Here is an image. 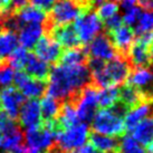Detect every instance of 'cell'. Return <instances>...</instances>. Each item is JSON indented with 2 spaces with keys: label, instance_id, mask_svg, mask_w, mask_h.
Listing matches in <instances>:
<instances>
[{
  "label": "cell",
  "instance_id": "cell-2",
  "mask_svg": "<svg viewBox=\"0 0 153 153\" xmlns=\"http://www.w3.org/2000/svg\"><path fill=\"white\" fill-rule=\"evenodd\" d=\"M91 83L97 88L117 87L128 81L132 67L125 57L116 56L107 62L88 59Z\"/></svg>",
  "mask_w": 153,
  "mask_h": 153
},
{
  "label": "cell",
  "instance_id": "cell-27",
  "mask_svg": "<svg viewBox=\"0 0 153 153\" xmlns=\"http://www.w3.org/2000/svg\"><path fill=\"white\" fill-rule=\"evenodd\" d=\"M87 54L82 47L78 48H68L60 56L59 62L57 64L62 65H69V66H75V65H86L87 64Z\"/></svg>",
  "mask_w": 153,
  "mask_h": 153
},
{
  "label": "cell",
  "instance_id": "cell-9",
  "mask_svg": "<svg viewBox=\"0 0 153 153\" xmlns=\"http://www.w3.org/2000/svg\"><path fill=\"white\" fill-rule=\"evenodd\" d=\"M126 84L133 86L140 93L144 103L153 104V71L150 67L132 69Z\"/></svg>",
  "mask_w": 153,
  "mask_h": 153
},
{
  "label": "cell",
  "instance_id": "cell-19",
  "mask_svg": "<svg viewBox=\"0 0 153 153\" xmlns=\"http://www.w3.org/2000/svg\"><path fill=\"white\" fill-rule=\"evenodd\" d=\"M18 27L20 28L24 25L28 24H40L45 25L47 22V15L45 11L36 8L34 6H25L24 8L19 9L18 11L13 13ZM19 30V29H18Z\"/></svg>",
  "mask_w": 153,
  "mask_h": 153
},
{
  "label": "cell",
  "instance_id": "cell-3",
  "mask_svg": "<svg viewBox=\"0 0 153 153\" xmlns=\"http://www.w3.org/2000/svg\"><path fill=\"white\" fill-rule=\"evenodd\" d=\"M128 111L119 102L110 108H100L92 120V130L95 133L107 136H121L124 134V115Z\"/></svg>",
  "mask_w": 153,
  "mask_h": 153
},
{
  "label": "cell",
  "instance_id": "cell-17",
  "mask_svg": "<svg viewBox=\"0 0 153 153\" xmlns=\"http://www.w3.org/2000/svg\"><path fill=\"white\" fill-rule=\"evenodd\" d=\"M18 33V42L25 49H33L40 37L45 34V27L40 24H28L22 26Z\"/></svg>",
  "mask_w": 153,
  "mask_h": 153
},
{
  "label": "cell",
  "instance_id": "cell-31",
  "mask_svg": "<svg viewBox=\"0 0 153 153\" xmlns=\"http://www.w3.org/2000/svg\"><path fill=\"white\" fill-rule=\"evenodd\" d=\"M120 10V4L117 0H105L102 4L97 6V10L95 11L98 18L104 22L112 16H114L116 13H119Z\"/></svg>",
  "mask_w": 153,
  "mask_h": 153
},
{
  "label": "cell",
  "instance_id": "cell-7",
  "mask_svg": "<svg viewBox=\"0 0 153 153\" xmlns=\"http://www.w3.org/2000/svg\"><path fill=\"white\" fill-rule=\"evenodd\" d=\"M26 148L29 152H46L54 145L55 131L49 123H43L40 126L27 130L24 135Z\"/></svg>",
  "mask_w": 153,
  "mask_h": 153
},
{
  "label": "cell",
  "instance_id": "cell-40",
  "mask_svg": "<svg viewBox=\"0 0 153 153\" xmlns=\"http://www.w3.org/2000/svg\"><path fill=\"white\" fill-rule=\"evenodd\" d=\"M139 0H121V6H122V8L125 9L130 7V6H133V4H135V2H137Z\"/></svg>",
  "mask_w": 153,
  "mask_h": 153
},
{
  "label": "cell",
  "instance_id": "cell-14",
  "mask_svg": "<svg viewBox=\"0 0 153 153\" xmlns=\"http://www.w3.org/2000/svg\"><path fill=\"white\" fill-rule=\"evenodd\" d=\"M106 35L111 39L117 55L126 58L128 51L135 39V33H134L133 28L123 24L122 26H120L119 28L107 33Z\"/></svg>",
  "mask_w": 153,
  "mask_h": 153
},
{
  "label": "cell",
  "instance_id": "cell-44",
  "mask_svg": "<svg viewBox=\"0 0 153 153\" xmlns=\"http://www.w3.org/2000/svg\"><path fill=\"white\" fill-rule=\"evenodd\" d=\"M29 153H42V152H29Z\"/></svg>",
  "mask_w": 153,
  "mask_h": 153
},
{
  "label": "cell",
  "instance_id": "cell-35",
  "mask_svg": "<svg viewBox=\"0 0 153 153\" xmlns=\"http://www.w3.org/2000/svg\"><path fill=\"white\" fill-rule=\"evenodd\" d=\"M141 13H142V11H141L140 7H137V6H135V4H133V6H130V7H128V8H125L124 9L123 15H122L123 24L133 28V26H135L137 19H139V17H140Z\"/></svg>",
  "mask_w": 153,
  "mask_h": 153
},
{
  "label": "cell",
  "instance_id": "cell-28",
  "mask_svg": "<svg viewBox=\"0 0 153 153\" xmlns=\"http://www.w3.org/2000/svg\"><path fill=\"white\" fill-rule=\"evenodd\" d=\"M22 144H24V134H22V131L19 126H16L11 131H9L8 133L4 134L1 148L6 150V151L13 152L17 148H19Z\"/></svg>",
  "mask_w": 153,
  "mask_h": 153
},
{
  "label": "cell",
  "instance_id": "cell-30",
  "mask_svg": "<svg viewBox=\"0 0 153 153\" xmlns=\"http://www.w3.org/2000/svg\"><path fill=\"white\" fill-rule=\"evenodd\" d=\"M119 102V88L117 87H107L100 88L98 91V107L100 108H110Z\"/></svg>",
  "mask_w": 153,
  "mask_h": 153
},
{
  "label": "cell",
  "instance_id": "cell-23",
  "mask_svg": "<svg viewBox=\"0 0 153 153\" xmlns=\"http://www.w3.org/2000/svg\"><path fill=\"white\" fill-rule=\"evenodd\" d=\"M17 33L7 28H0V60L7 59L18 47Z\"/></svg>",
  "mask_w": 153,
  "mask_h": 153
},
{
  "label": "cell",
  "instance_id": "cell-29",
  "mask_svg": "<svg viewBox=\"0 0 153 153\" xmlns=\"http://www.w3.org/2000/svg\"><path fill=\"white\" fill-rule=\"evenodd\" d=\"M114 153H148L145 148L130 134H126L117 143Z\"/></svg>",
  "mask_w": 153,
  "mask_h": 153
},
{
  "label": "cell",
  "instance_id": "cell-15",
  "mask_svg": "<svg viewBox=\"0 0 153 153\" xmlns=\"http://www.w3.org/2000/svg\"><path fill=\"white\" fill-rule=\"evenodd\" d=\"M25 102V97L16 87H4L0 92V106L1 110L8 115L10 119L16 120L22 107V103Z\"/></svg>",
  "mask_w": 153,
  "mask_h": 153
},
{
  "label": "cell",
  "instance_id": "cell-25",
  "mask_svg": "<svg viewBox=\"0 0 153 153\" xmlns=\"http://www.w3.org/2000/svg\"><path fill=\"white\" fill-rule=\"evenodd\" d=\"M119 103L121 105H123L126 108V111H128L132 107L144 102L141 97L140 93L133 86L124 84L121 88H119Z\"/></svg>",
  "mask_w": 153,
  "mask_h": 153
},
{
  "label": "cell",
  "instance_id": "cell-16",
  "mask_svg": "<svg viewBox=\"0 0 153 153\" xmlns=\"http://www.w3.org/2000/svg\"><path fill=\"white\" fill-rule=\"evenodd\" d=\"M45 34L49 35L51 38L55 39L57 43L62 47L65 48H78L82 47L81 40L77 36L76 31L74 29V26L63 25V26H55L47 30Z\"/></svg>",
  "mask_w": 153,
  "mask_h": 153
},
{
  "label": "cell",
  "instance_id": "cell-24",
  "mask_svg": "<svg viewBox=\"0 0 153 153\" xmlns=\"http://www.w3.org/2000/svg\"><path fill=\"white\" fill-rule=\"evenodd\" d=\"M89 144L93 146L95 150L103 153H114L116 148H117V141L114 137L103 134H98L93 132L88 136Z\"/></svg>",
  "mask_w": 153,
  "mask_h": 153
},
{
  "label": "cell",
  "instance_id": "cell-41",
  "mask_svg": "<svg viewBox=\"0 0 153 153\" xmlns=\"http://www.w3.org/2000/svg\"><path fill=\"white\" fill-rule=\"evenodd\" d=\"M4 133L1 130H0V148H1V145H2V141H4Z\"/></svg>",
  "mask_w": 153,
  "mask_h": 153
},
{
  "label": "cell",
  "instance_id": "cell-42",
  "mask_svg": "<svg viewBox=\"0 0 153 153\" xmlns=\"http://www.w3.org/2000/svg\"><path fill=\"white\" fill-rule=\"evenodd\" d=\"M89 153H103V152H100V151H97V150H95L93 148V146H92V150H91V152Z\"/></svg>",
  "mask_w": 153,
  "mask_h": 153
},
{
  "label": "cell",
  "instance_id": "cell-18",
  "mask_svg": "<svg viewBox=\"0 0 153 153\" xmlns=\"http://www.w3.org/2000/svg\"><path fill=\"white\" fill-rule=\"evenodd\" d=\"M126 59L131 65V67H151L152 60L150 56V48L140 42L134 39L131 48L126 55Z\"/></svg>",
  "mask_w": 153,
  "mask_h": 153
},
{
  "label": "cell",
  "instance_id": "cell-21",
  "mask_svg": "<svg viewBox=\"0 0 153 153\" xmlns=\"http://www.w3.org/2000/svg\"><path fill=\"white\" fill-rule=\"evenodd\" d=\"M133 137L140 144L153 150V116H148L132 130Z\"/></svg>",
  "mask_w": 153,
  "mask_h": 153
},
{
  "label": "cell",
  "instance_id": "cell-34",
  "mask_svg": "<svg viewBox=\"0 0 153 153\" xmlns=\"http://www.w3.org/2000/svg\"><path fill=\"white\" fill-rule=\"evenodd\" d=\"M15 72L13 68L9 65L8 60H0V86L8 87L13 83Z\"/></svg>",
  "mask_w": 153,
  "mask_h": 153
},
{
  "label": "cell",
  "instance_id": "cell-6",
  "mask_svg": "<svg viewBox=\"0 0 153 153\" xmlns=\"http://www.w3.org/2000/svg\"><path fill=\"white\" fill-rule=\"evenodd\" d=\"M98 91L100 88L89 83L71 101L75 105L79 122L86 124L92 122L98 110Z\"/></svg>",
  "mask_w": 153,
  "mask_h": 153
},
{
  "label": "cell",
  "instance_id": "cell-11",
  "mask_svg": "<svg viewBox=\"0 0 153 153\" xmlns=\"http://www.w3.org/2000/svg\"><path fill=\"white\" fill-rule=\"evenodd\" d=\"M86 54L88 59H98L103 62H107L117 56V53L106 34H98L94 37L89 42Z\"/></svg>",
  "mask_w": 153,
  "mask_h": 153
},
{
  "label": "cell",
  "instance_id": "cell-32",
  "mask_svg": "<svg viewBox=\"0 0 153 153\" xmlns=\"http://www.w3.org/2000/svg\"><path fill=\"white\" fill-rule=\"evenodd\" d=\"M29 56V51L25 49L24 47H17L15 51L10 54L7 60H8L9 65L17 71H22L26 65V62L28 59Z\"/></svg>",
  "mask_w": 153,
  "mask_h": 153
},
{
  "label": "cell",
  "instance_id": "cell-43",
  "mask_svg": "<svg viewBox=\"0 0 153 153\" xmlns=\"http://www.w3.org/2000/svg\"><path fill=\"white\" fill-rule=\"evenodd\" d=\"M4 153H13V152H10V151H7V152H4Z\"/></svg>",
  "mask_w": 153,
  "mask_h": 153
},
{
  "label": "cell",
  "instance_id": "cell-37",
  "mask_svg": "<svg viewBox=\"0 0 153 153\" xmlns=\"http://www.w3.org/2000/svg\"><path fill=\"white\" fill-rule=\"evenodd\" d=\"M30 2L31 6H34L36 8L40 9V10H43V11H49L51 8H53V6L56 4V1L57 0H28Z\"/></svg>",
  "mask_w": 153,
  "mask_h": 153
},
{
  "label": "cell",
  "instance_id": "cell-33",
  "mask_svg": "<svg viewBox=\"0 0 153 153\" xmlns=\"http://www.w3.org/2000/svg\"><path fill=\"white\" fill-rule=\"evenodd\" d=\"M133 30L135 35H142L153 31V11H142Z\"/></svg>",
  "mask_w": 153,
  "mask_h": 153
},
{
  "label": "cell",
  "instance_id": "cell-1",
  "mask_svg": "<svg viewBox=\"0 0 153 153\" xmlns=\"http://www.w3.org/2000/svg\"><path fill=\"white\" fill-rule=\"evenodd\" d=\"M46 83L47 95L59 102L72 101L91 83V73L86 65L69 66L56 64L51 68Z\"/></svg>",
  "mask_w": 153,
  "mask_h": 153
},
{
  "label": "cell",
  "instance_id": "cell-5",
  "mask_svg": "<svg viewBox=\"0 0 153 153\" xmlns=\"http://www.w3.org/2000/svg\"><path fill=\"white\" fill-rule=\"evenodd\" d=\"M49 11L51 13L47 16V22L44 25L45 33L51 27L72 24L86 9L76 0H57Z\"/></svg>",
  "mask_w": 153,
  "mask_h": 153
},
{
  "label": "cell",
  "instance_id": "cell-38",
  "mask_svg": "<svg viewBox=\"0 0 153 153\" xmlns=\"http://www.w3.org/2000/svg\"><path fill=\"white\" fill-rule=\"evenodd\" d=\"M28 0H11V7H13V13L18 11L19 9L27 6Z\"/></svg>",
  "mask_w": 153,
  "mask_h": 153
},
{
  "label": "cell",
  "instance_id": "cell-12",
  "mask_svg": "<svg viewBox=\"0 0 153 153\" xmlns=\"http://www.w3.org/2000/svg\"><path fill=\"white\" fill-rule=\"evenodd\" d=\"M34 51L35 55L47 64H57L63 54L62 46L47 34L40 37L35 45Z\"/></svg>",
  "mask_w": 153,
  "mask_h": 153
},
{
  "label": "cell",
  "instance_id": "cell-13",
  "mask_svg": "<svg viewBox=\"0 0 153 153\" xmlns=\"http://www.w3.org/2000/svg\"><path fill=\"white\" fill-rule=\"evenodd\" d=\"M18 122L20 126L26 130H31L43 124L40 104L37 100H28L22 103L18 113Z\"/></svg>",
  "mask_w": 153,
  "mask_h": 153
},
{
  "label": "cell",
  "instance_id": "cell-39",
  "mask_svg": "<svg viewBox=\"0 0 153 153\" xmlns=\"http://www.w3.org/2000/svg\"><path fill=\"white\" fill-rule=\"evenodd\" d=\"M137 2L141 8L145 9L148 11H153V0H139Z\"/></svg>",
  "mask_w": 153,
  "mask_h": 153
},
{
  "label": "cell",
  "instance_id": "cell-22",
  "mask_svg": "<svg viewBox=\"0 0 153 153\" xmlns=\"http://www.w3.org/2000/svg\"><path fill=\"white\" fill-rule=\"evenodd\" d=\"M153 104L150 103H141L136 106L132 107L124 115V125L126 131H132L141 121L148 117L151 112Z\"/></svg>",
  "mask_w": 153,
  "mask_h": 153
},
{
  "label": "cell",
  "instance_id": "cell-36",
  "mask_svg": "<svg viewBox=\"0 0 153 153\" xmlns=\"http://www.w3.org/2000/svg\"><path fill=\"white\" fill-rule=\"evenodd\" d=\"M123 25V20H122V16L116 13L114 16H112L111 18L104 20V27H105V30H106V34L110 33V31H113L116 28H119L120 26Z\"/></svg>",
  "mask_w": 153,
  "mask_h": 153
},
{
  "label": "cell",
  "instance_id": "cell-10",
  "mask_svg": "<svg viewBox=\"0 0 153 153\" xmlns=\"http://www.w3.org/2000/svg\"><path fill=\"white\" fill-rule=\"evenodd\" d=\"M13 83L16 85V88L24 95V97H27L28 100H37L44 96L46 92V81L33 78L24 71H18L17 73H15Z\"/></svg>",
  "mask_w": 153,
  "mask_h": 153
},
{
  "label": "cell",
  "instance_id": "cell-26",
  "mask_svg": "<svg viewBox=\"0 0 153 153\" xmlns=\"http://www.w3.org/2000/svg\"><path fill=\"white\" fill-rule=\"evenodd\" d=\"M39 104H40L43 123H49V122L55 121L58 115V112H59V101H57L56 98L51 97L49 95H45Z\"/></svg>",
  "mask_w": 153,
  "mask_h": 153
},
{
  "label": "cell",
  "instance_id": "cell-4",
  "mask_svg": "<svg viewBox=\"0 0 153 153\" xmlns=\"http://www.w3.org/2000/svg\"><path fill=\"white\" fill-rule=\"evenodd\" d=\"M89 128L84 122H77L72 126L58 130L55 133V146L63 153H72L82 148L88 140Z\"/></svg>",
  "mask_w": 153,
  "mask_h": 153
},
{
  "label": "cell",
  "instance_id": "cell-8",
  "mask_svg": "<svg viewBox=\"0 0 153 153\" xmlns=\"http://www.w3.org/2000/svg\"><path fill=\"white\" fill-rule=\"evenodd\" d=\"M74 29L82 45L88 44L103 29V22L92 9L82 13L75 20Z\"/></svg>",
  "mask_w": 153,
  "mask_h": 153
},
{
  "label": "cell",
  "instance_id": "cell-20",
  "mask_svg": "<svg viewBox=\"0 0 153 153\" xmlns=\"http://www.w3.org/2000/svg\"><path fill=\"white\" fill-rule=\"evenodd\" d=\"M22 71L33 78L47 82L49 72H51V67H49V64H47L44 60L38 58L35 54L29 53L28 59L26 62V65Z\"/></svg>",
  "mask_w": 153,
  "mask_h": 153
}]
</instances>
